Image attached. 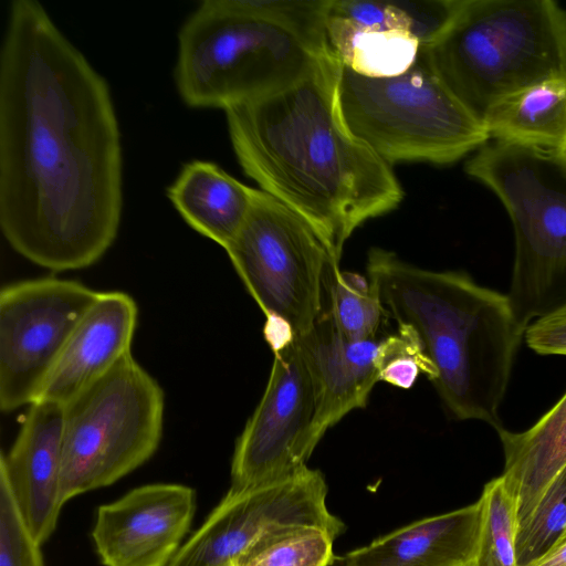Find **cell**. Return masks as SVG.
<instances>
[{
	"label": "cell",
	"instance_id": "cell-1",
	"mask_svg": "<svg viewBox=\"0 0 566 566\" xmlns=\"http://www.w3.org/2000/svg\"><path fill=\"white\" fill-rule=\"evenodd\" d=\"M123 208L118 122L106 80L36 0L10 3L0 51V227L52 271L96 263Z\"/></svg>",
	"mask_w": 566,
	"mask_h": 566
},
{
	"label": "cell",
	"instance_id": "cell-2",
	"mask_svg": "<svg viewBox=\"0 0 566 566\" xmlns=\"http://www.w3.org/2000/svg\"><path fill=\"white\" fill-rule=\"evenodd\" d=\"M339 71L328 49L291 85L224 109L244 174L307 219L338 259L356 229L405 195L392 166L346 128Z\"/></svg>",
	"mask_w": 566,
	"mask_h": 566
},
{
	"label": "cell",
	"instance_id": "cell-3",
	"mask_svg": "<svg viewBox=\"0 0 566 566\" xmlns=\"http://www.w3.org/2000/svg\"><path fill=\"white\" fill-rule=\"evenodd\" d=\"M367 277L385 316L420 344L447 411L502 428L499 409L525 333L507 294L465 272L420 268L381 248L368 252Z\"/></svg>",
	"mask_w": 566,
	"mask_h": 566
},
{
	"label": "cell",
	"instance_id": "cell-4",
	"mask_svg": "<svg viewBox=\"0 0 566 566\" xmlns=\"http://www.w3.org/2000/svg\"><path fill=\"white\" fill-rule=\"evenodd\" d=\"M327 0H203L178 32L175 81L190 107L228 108L282 90L328 50Z\"/></svg>",
	"mask_w": 566,
	"mask_h": 566
},
{
	"label": "cell",
	"instance_id": "cell-5",
	"mask_svg": "<svg viewBox=\"0 0 566 566\" xmlns=\"http://www.w3.org/2000/svg\"><path fill=\"white\" fill-rule=\"evenodd\" d=\"M424 52L444 85L482 120L501 98L566 76V10L553 0H461Z\"/></svg>",
	"mask_w": 566,
	"mask_h": 566
},
{
	"label": "cell",
	"instance_id": "cell-6",
	"mask_svg": "<svg viewBox=\"0 0 566 566\" xmlns=\"http://www.w3.org/2000/svg\"><path fill=\"white\" fill-rule=\"evenodd\" d=\"M465 171L505 207L515 235L510 298L518 324L566 305V163L555 153L494 142Z\"/></svg>",
	"mask_w": 566,
	"mask_h": 566
},
{
	"label": "cell",
	"instance_id": "cell-7",
	"mask_svg": "<svg viewBox=\"0 0 566 566\" xmlns=\"http://www.w3.org/2000/svg\"><path fill=\"white\" fill-rule=\"evenodd\" d=\"M337 99L349 133L391 166L449 165L490 139L482 120L437 75L424 49L395 76H364L340 64Z\"/></svg>",
	"mask_w": 566,
	"mask_h": 566
},
{
	"label": "cell",
	"instance_id": "cell-8",
	"mask_svg": "<svg viewBox=\"0 0 566 566\" xmlns=\"http://www.w3.org/2000/svg\"><path fill=\"white\" fill-rule=\"evenodd\" d=\"M164 410L163 388L133 355L64 405L63 504L145 463L160 443Z\"/></svg>",
	"mask_w": 566,
	"mask_h": 566
},
{
	"label": "cell",
	"instance_id": "cell-9",
	"mask_svg": "<svg viewBox=\"0 0 566 566\" xmlns=\"http://www.w3.org/2000/svg\"><path fill=\"white\" fill-rule=\"evenodd\" d=\"M266 317L294 337L324 313L325 280L337 255L302 214L254 189L249 213L224 249Z\"/></svg>",
	"mask_w": 566,
	"mask_h": 566
},
{
	"label": "cell",
	"instance_id": "cell-10",
	"mask_svg": "<svg viewBox=\"0 0 566 566\" xmlns=\"http://www.w3.org/2000/svg\"><path fill=\"white\" fill-rule=\"evenodd\" d=\"M98 292L71 280L42 277L0 292V408L36 401L75 327Z\"/></svg>",
	"mask_w": 566,
	"mask_h": 566
},
{
	"label": "cell",
	"instance_id": "cell-11",
	"mask_svg": "<svg viewBox=\"0 0 566 566\" xmlns=\"http://www.w3.org/2000/svg\"><path fill=\"white\" fill-rule=\"evenodd\" d=\"M327 485L318 470L300 472L242 490H229L167 566H226L282 531L313 526L335 538L343 522L326 505Z\"/></svg>",
	"mask_w": 566,
	"mask_h": 566
},
{
	"label": "cell",
	"instance_id": "cell-12",
	"mask_svg": "<svg viewBox=\"0 0 566 566\" xmlns=\"http://www.w3.org/2000/svg\"><path fill=\"white\" fill-rule=\"evenodd\" d=\"M271 348L274 358L266 387L235 443L231 490L300 472L324 436L316 389L294 337Z\"/></svg>",
	"mask_w": 566,
	"mask_h": 566
},
{
	"label": "cell",
	"instance_id": "cell-13",
	"mask_svg": "<svg viewBox=\"0 0 566 566\" xmlns=\"http://www.w3.org/2000/svg\"><path fill=\"white\" fill-rule=\"evenodd\" d=\"M461 0H328L324 31L340 64L369 77L399 75L449 24Z\"/></svg>",
	"mask_w": 566,
	"mask_h": 566
},
{
	"label": "cell",
	"instance_id": "cell-14",
	"mask_svg": "<svg viewBox=\"0 0 566 566\" xmlns=\"http://www.w3.org/2000/svg\"><path fill=\"white\" fill-rule=\"evenodd\" d=\"M195 491L171 483L136 488L98 507L92 532L105 566H167L188 532Z\"/></svg>",
	"mask_w": 566,
	"mask_h": 566
},
{
	"label": "cell",
	"instance_id": "cell-15",
	"mask_svg": "<svg viewBox=\"0 0 566 566\" xmlns=\"http://www.w3.org/2000/svg\"><path fill=\"white\" fill-rule=\"evenodd\" d=\"M64 406L45 399L30 405L8 453H1L6 474L21 514L40 543L53 533L60 511Z\"/></svg>",
	"mask_w": 566,
	"mask_h": 566
},
{
	"label": "cell",
	"instance_id": "cell-16",
	"mask_svg": "<svg viewBox=\"0 0 566 566\" xmlns=\"http://www.w3.org/2000/svg\"><path fill=\"white\" fill-rule=\"evenodd\" d=\"M137 317V304L127 293L98 292L75 327L39 399L64 406L132 355Z\"/></svg>",
	"mask_w": 566,
	"mask_h": 566
},
{
	"label": "cell",
	"instance_id": "cell-17",
	"mask_svg": "<svg viewBox=\"0 0 566 566\" xmlns=\"http://www.w3.org/2000/svg\"><path fill=\"white\" fill-rule=\"evenodd\" d=\"M314 382L318 427L328 428L355 409L366 407L379 381L376 354L380 338H346L325 314L306 333L294 337Z\"/></svg>",
	"mask_w": 566,
	"mask_h": 566
},
{
	"label": "cell",
	"instance_id": "cell-18",
	"mask_svg": "<svg viewBox=\"0 0 566 566\" xmlns=\"http://www.w3.org/2000/svg\"><path fill=\"white\" fill-rule=\"evenodd\" d=\"M482 502L426 517L340 558L343 566H465L474 560Z\"/></svg>",
	"mask_w": 566,
	"mask_h": 566
},
{
	"label": "cell",
	"instance_id": "cell-19",
	"mask_svg": "<svg viewBox=\"0 0 566 566\" xmlns=\"http://www.w3.org/2000/svg\"><path fill=\"white\" fill-rule=\"evenodd\" d=\"M496 432L504 452L500 478L516 501L521 528L566 467V392L527 430L512 432L502 427Z\"/></svg>",
	"mask_w": 566,
	"mask_h": 566
},
{
	"label": "cell",
	"instance_id": "cell-20",
	"mask_svg": "<svg viewBox=\"0 0 566 566\" xmlns=\"http://www.w3.org/2000/svg\"><path fill=\"white\" fill-rule=\"evenodd\" d=\"M253 193L254 188L203 160L186 164L167 188V197L184 220L223 249L243 224Z\"/></svg>",
	"mask_w": 566,
	"mask_h": 566
},
{
	"label": "cell",
	"instance_id": "cell-21",
	"mask_svg": "<svg viewBox=\"0 0 566 566\" xmlns=\"http://www.w3.org/2000/svg\"><path fill=\"white\" fill-rule=\"evenodd\" d=\"M482 123L496 142L557 153L566 142V76L501 98L486 111Z\"/></svg>",
	"mask_w": 566,
	"mask_h": 566
},
{
	"label": "cell",
	"instance_id": "cell-22",
	"mask_svg": "<svg viewBox=\"0 0 566 566\" xmlns=\"http://www.w3.org/2000/svg\"><path fill=\"white\" fill-rule=\"evenodd\" d=\"M348 339L377 338L385 312L376 287L367 276L342 271L339 263L325 280L324 313Z\"/></svg>",
	"mask_w": 566,
	"mask_h": 566
},
{
	"label": "cell",
	"instance_id": "cell-23",
	"mask_svg": "<svg viewBox=\"0 0 566 566\" xmlns=\"http://www.w3.org/2000/svg\"><path fill=\"white\" fill-rule=\"evenodd\" d=\"M482 520L474 566H518L516 501L500 476L484 485L480 497Z\"/></svg>",
	"mask_w": 566,
	"mask_h": 566
},
{
	"label": "cell",
	"instance_id": "cell-24",
	"mask_svg": "<svg viewBox=\"0 0 566 566\" xmlns=\"http://www.w3.org/2000/svg\"><path fill=\"white\" fill-rule=\"evenodd\" d=\"M335 537L327 531L303 526L273 534L232 562L233 566H332Z\"/></svg>",
	"mask_w": 566,
	"mask_h": 566
},
{
	"label": "cell",
	"instance_id": "cell-25",
	"mask_svg": "<svg viewBox=\"0 0 566 566\" xmlns=\"http://www.w3.org/2000/svg\"><path fill=\"white\" fill-rule=\"evenodd\" d=\"M566 530V467L548 485L528 521L517 531L516 559L528 566Z\"/></svg>",
	"mask_w": 566,
	"mask_h": 566
},
{
	"label": "cell",
	"instance_id": "cell-26",
	"mask_svg": "<svg viewBox=\"0 0 566 566\" xmlns=\"http://www.w3.org/2000/svg\"><path fill=\"white\" fill-rule=\"evenodd\" d=\"M376 367L379 381L408 389L423 374L430 380L433 370L420 344L406 326H397L395 334L379 339Z\"/></svg>",
	"mask_w": 566,
	"mask_h": 566
},
{
	"label": "cell",
	"instance_id": "cell-27",
	"mask_svg": "<svg viewBox=\"0 0 566 566\" xmlns=\"http://www.w3.org/2000/svg\"><path fill=\"white\" fill-rule=\"evenodd\" d=\"M40 545L0 470V566H44Z\"/></svg>",
	"mask_w": 566,
	"mask_h": 566
},
{
	"label": "cell",
	"instance_id": "cell-28",
	"mask_svg": "<svg viewBox=\"0 0 566 566\" xmlns=\"http://www.w3.org/2000/svg\"><path fill=\"white\" fill-rule=\"evenodd\" d=\"M524 339L537 354L566 356V305L532 322Z\"/></svg>",
	"mask_w": 566,
	"mask_h": 566
},
{
	"label": "cell",
	"instance_id": "cell-29",
	"mask_svg": "<svg viewBox=\"0 0 566 566\" xmlns=\"http://www.w3.org/2000/svg\"><path fill=\"white\" fill-rule=\"evenodd\" d=\"M528 566H566V530L542 557Z\"/></svg>",
	"mask_w": 566,
	"mask_h": 566
},
{
	"label": "cell",
	"instance_id": "cell-30",
	"mask_svg": "<svg viewBox=\"0 0 566 566\" xmlns=\"http://www.w3.org/2000/svg\"><path fill=\"white\" fill-rule=\"evenodd\" d=\"M557 156H559L565 163H566V142L562 146V148L555 153Z\"/></svg>",
	"mask_w": 566,
	"mask_h": 566
},
{
	"label": "cell",
	"instance_id": "cell-31",
	"mask_svg": "<svg viewBox=\"0 0 566 566\" xmlns=\"http://www.w3.org/2000/svg\"><path fill=\"white\" fill-rule=\"evenodd\" d=\"M332 566H343L340 558L336 556V558H335L334 563L332 564Z\"/></svg>",
	"mask_w": 566,
	"mask_h": 566
},
{
	"label": "cell",
	"instance_id": "cell-32",
	"mask_svg": "<svg viewBox=\"0 0 566 566\" xmlns=\"http://www.w3.org/2000/svg\"><path fill=\"white\" fill-rule=\"evenodd\" d=\"M465 566H474V563L472 562V563H470V564H468Z\"/></svg>",
	"mask_w": 566,
	"mask_h": 566
},
{
	"label": "cell",
	"instance_id": "cell-33",
	"mask_svg": "<svg viewBox=\"0 0 566 566\" xmlns=\"http://www.w3.org/2000/svg\"><path fill=\"white\" fill-rule=\"evenodd\" d=\"M226 566H233V565H232V563H231V564H228V565H226Z\"/></svg>",
	"mask_w": 566,
	"mask_h": 566
}]
</instances>
